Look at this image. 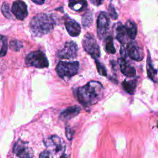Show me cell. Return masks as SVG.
<instances>
[{
  "mask_svg": "<svg viewBox=\"0 0 158 158\" xmlns=\"http://www.w3.org/2000/svg\"><path fill=\"white\" fill-rule=\"evenodd\" d=\"M103 86L97 81H91L80 87L77 90V98L80 102L85 106L96 104L102 98Z\"/></svg>",
  "mask_w": 158,
  "mask_h": 158,
  "instance_id": "cell-1",
  "label": "cell"
},
{
  "mask_svg": "<svg viewBox=\"0 0 158 158\" xmlns=\"http://www.w3.org/2000/svg\"><path fill=\"white\" fill-rule=\"evenodd\" d=\"M55 25L56 22L51 15L41 13L32 18L30 22V28L35 36H41L49 33Z\"/></svg>",
  "mask_w": 158,
  "mask_h": 158,
  "instance_id": "cell-2",
  "label": "cell"
},
{
  "mask_svg": "<svg viewBox=\"0 0 158 158\" xmlns=\"http://www.w3.org/2000/svg\"><path fill=\"white\" fill-rule=\"evenodd\" d=\"M78 69L79 63L77 61H60L57 65L56 70L60 78L68 80L77 73Z\"/></svg>",
  "mask_w": 158,
  "mask_h": 158,
  "instance_id": "cell-3",
  "label": "cell"
},
{
  "mask_svg": "<svg viewBox=\"0 0 158 158\" xmlns=\"http://www.w3.org/2000/svg\"><path fill=\"white\" fill-rule=\"evenodd\" d=\"M25 63L28 66L36 68H45L49 65V62L46 55L40 50L30 52L25 58Z\"/></svg>",
  "mask_w": 158,
  "mask_h": 158,
  "instance_id": "cell-4",
  "label": "cell"
},
{
  "mask_svg": "<svg viewBox=\"0 0 158 158\" xmlns=\"http://www.w3.org/2000/svg\"><path fill=\"white\" fill-rule=\"evenodd\" d=\"M82 44L85 51L93 59H97L100 56V48L91 33H86L82 40Z\"/></svg>",
  "mask_w": 158,
  "mask_h": 158,
  "instance_id": "cell-5",
  "label": "cell"
},
{
  "mask_svg": "<svg viewBox=\"0 0 158 158\" xmlns=\"http://www.w3.org/2000/svg\"><path fill=\"white\" fill-rule=\"evenodd\" d=\"M44 143L48 151L52 153H61L65 150V143L60 138L56 135L48 138L44 141Z\"/></svg>",
  "mask_w": 158,
  "mask_h": 158,
  "instance_id": "cell-6",
  "label": "cell"
},
{
  "mask_svg": "<svg viewBox=\"0 0 158 158\" xmlns=\"http://www.w3.org/2000/svg\"><path fill=\"white\" fill-rule=\"evenodd\" d=\"M14 152L19 158H32L33 151L27 142L19 139L14 144Z\"/></svg>",
  "mask_w": 158,
  "mask_h": 158,
  "instance_id": "cell-7",
  "label": "cell"
},
{
  "mask_svg": "<svg viewBox=\"0 0 158 158\" xmlns=\"http://www.w3.org/2000/svg\"><path fill=\"white\" fill-rule=\"evenodd\" d=\"M78 46L73 41L66 42L63 48L58 51V57L61 59H72L77 56Z\"/></svg>",
  "mask_w": 158,
  "mask_h": 158,
  "instance_id": "cell-8",
  "label": "cell"
},
{
  "mask_svg": "<svg viewBox=\"0 0 158 158\" xmlns=\"http://www.w3.org/2000/svg\"><path fill=\"white\" fill-rule=\"evenodd\" d=\"M110 25L109 15L104 12H101L97 19V33L99 39H103L107 33Z\"/></svg>",
  "mask_w": 158,
  "mask_h": 158,
  "instance_id": "cell-9",
  "label": "cell"
},
{
  "mask_svg": "<svg viewBox=\"0 0 158 158\" xmlns=\"http://www.w3.org/2000/svg\"><path fill=\"white\" fill-rule=\"evenodd\" d=\"M11 11L16 19L20 20H23L28 15L27 6L21 0H17L13 2Z\"/></svg>",
  "mask_w": 158,
  "mask_h": 158,
  "instance_id": "cell-10",
  "label": "cell"
},
{
  "mask_svg": "<svg viewBox=\"0 0 158 158\" xmlns=\"http://www.w3.org/2000/svg\"><path fill=\"white\" fill-rule=\"evenodd\" d=\"M127 54L133 60L140 61L143 59L144 54L143 50L135 42H129L126 48Z\"/></svg>",
  "mask_w": 158,
  "mask_h": 158,
  "instance_id": "cell-11",
  "label": "cell"
},
{
  "mask_svg": "<svg viewBox=\"0 0 158 158\" xmlns=\"http://www.w3.org/2000/svg\"><path fill=\"white\" fill-rule=\"evenodd\" d=\"M115 38L116 39L122 44H125L126 43H128V41L130 40L125 25H122L120 23H118L116 25L115 28Z\"/></svg>",
  "mask_w": 158,
  "mask_h": 158,
  "instance_id": "cell-12",
  "label": "cell"
},
{
  "mask_svg": "<svg viewBox=\"0 0 158 158\" xmlns=\"http://www.w3.org/2000/svg\"><path fill=\"white\" fill-rule=\"evenodd\" d=\"M118 63L120 65L121 72L127 77H133L136 75V70L134 67L129 64L125 58H119L118 59Z\"/></svg>",
  "mask_w": 158,
  "mask_h": 158,
  "instance_id": "cell-13",
  "label": "cell"
},
{
  "mask_svg": "<svg viewBox=\"0 0 158 158\" xmlns=\"http://www.w3.org/2000/svg\"><path fill=\"white\" fill-rule=\"evenodd\" d=\"M67 32L71 36H77L81 32L80 25L74 20H69L65 23Z\"/></svg>",
  "mask_w": 158,
  "mask_h": 158,
  "instance_id": "cell-14",
  "label": "cell"
},
{
  "mask_svg": "<svg viewBox=\"0 0 158 158\" xmlns=\"http://www.w3.org/2000/svg\"><path fill=\"white\" fill-rule=\"evenodd\" d=\"M88 3L86 0H69V7L76 12H82L86 9Z\"/></svg>",
  "mask_w": 158,
  "mask_h": 158,
  "instance_id": "cell-15",
  "label": "cell"
},
{
  "mask_svg": "<svg viewBox=\"0 0 158 158\" xmlns=\"http://www.w3.org/2000/svg\"><path fill=\"white\" fill-rule=\"evenodd\" d=\"M80 110V108L78 106H71L64 110L60 115V118L63 120H69L75 115H77Z\"/></svg>",
  "mask_w": 158,
  "mask_h": 158,
  "instance_id": "cell-16",
  "label": "cell"
},
{
  "mask_svg": "<svg viewBox=\"0 0 158 158\" xmlns=\"http://www.w3.org/2000/svg\"><path fill=\"white\" fill-rule=\"evenodd\" d=\"M128 35L130 40H135L137 35V27L135 23L130 20L127 21L125 24Z\"/></svg>",
  "mask_w": 158,
  "mask_h": 158,
  "instance_id": "cell-17",
  "label": "cell"
},
{
  "mask_svg": "<svg viewBox=\"0 0 158 158\" xmlns=\"http://www.w3.org/2000/svg\"><path fill=\"white\" fill-rule=\"evenodd\" d=\"M147 73L149 78L155 82L156 81L155 77L157 74V70L154 68L152 65L149 53H148V59H147Z\"/></svg>",
  "mask_w": 158,
  "mask_h": 158,
  "instance_id": "cell-18",
  "label": "cell"
},
{
  "mask_svg": "<svg viewBox=\"0 0 158 158\" xmlns=\"http://www.w3.org/2000/svg\"><path fill=\"white\" fill-rule=\"evenodd\" d=\"M123 89L129 94H133L135 90L136 86V80H125L122 83Z\"/></svg>",
  "mask_w": 158,
  "mask_h": 158,
  "instance_id": "cell-19",
  "label": "cell"
},
{
  "mask_svg": "<svg viewBox=\"0 0 158 158\" xmlns=\"http://www.w3.org/2000/svg\"><path fill=\"white\" fill-rule=\"evenodd\" d=\"M105 51L109 54H115L116 51L113 43V38L111 36H109L106 38L104 44Z\"/></svg>",
  "mask_w": 158,
  "mask_h": 158,
  "instance_id": "cell-20",
  "label": "cell"
},
{
  "mask_svg": "<svg viewBox=\"0 0 158 158\" xmlns=\"http://www.w3.org/2000/svg\"><path fill=\"white\" fill-rule=\"evenodd\" d=\"M93 22V14L92 12L85 13L81 19V23L84 27H90Z\"/></svg>",
  "mask_w": 158,
  "mask_h": 158,
  "instance_id": "cell-21",
  "label": "cell"
},
{
  "mask_svg": "<svg viewBox=\"0 0 158 158\" xmlns=\"http://www.w3.org/2000/svg\"><path fill=\"white\" fill-rule=\"evenodd\" d=\"M23 47V43L22 41L17 40H13L10 42L9 48L14 51H19Z\"/></svg>",
  "mask_w": 158,
  "mask_h": 158,
  "instance_id": "cell-22",
  "label": "cell"
},
{
  "mask_svg": "<svg viewBox=\"0 0 158 158\" xmlns=\"http://www.w3.org/2000/svg\"><path fill=\"white\" fill-rule=\"evenodd\" d=\"M1 56L2 57L6 54L7 50V40L5 36L1 35Z\"/></svg>",
  "mask_w": 158,
  "mask_h": 158,
  "instance_id": "cell-23",
  "label": "cell"
},
{
  "mask_svg": "<svg viewBox=\"0 0 158 158\" xmlns=\"http://www.w3.org/2000/svg\"><path fill=\"white\" fill-rule=\"evenodd\" d=\"M1 12L4 15L5 17H6L8 19H10L12 18V15H11V12L10 9V7L9 4L6 2L2 3L1 6Z\"/></svg>",
  "mask_w": 158,
  "mask_h": 158,
  "instance_id": "cell-24",
  "label": "cell"
},
{
  "mask_svg": "<svg viewBox=\"0 0 158 158\" xmlns=\"http://www.w3.org/2000/svg\"><path fill=\"white\" fill-rule=\"evenodd\" d=\"M95 62H96V67H97V69H98V71L99 73L101 75L106 76L107 75V72H106V70L104 66L102 64H101L97 59L95 60Z\"/></svg>",
  "mask_w": 158,
  "mask_h": 158,
  "instance_id": "cell-25",
  "label": "cell"
},
{
  "mask_svg": "<svg viewBox=\"0 0 158 158\" xmlns=\"http://www.w3.org/2000/svg\"><path fill=\"white\" fill-rule=\"evenodd\" d=\"M108 12L109 15L111 17V18L114 20H116L118 18V14L115 10V7L112 4H110L108 7Z\"/></svg>",
  "mask_w": 158,
  "mask_h": 158,
  "instance_id": "cell-26",
  "label": "cell"
},
{
  "mask_svg": "<svg viewBox=\"0 0 158 158\" xmlns=\"http://www.w3.org/2000/svg\"><path fill=\"white\" fill-rule=\"evenodd\" d=\"M39 158H52V152L49 151H44L40 154Z\"/></svg>",
  "mask_w": 158,
  "mask_h": 158,
  "instance_id": "cell-27",
  "label": "cell"
},
{
  "mask_svg": "<svg viewBox=\"0 0 158 158\" xmlns=\"http://www.w3.org/2000/svg\"><path fill=\"white\" fill-rule=\"evenodd\" d=\"M65 130H66V135H67V138L69 139H72V136H73V130L70 127H67Z\"/></svg>",
  "mask_w": 158,
  "mask_h": 158,
  "instance_id": "cell-28",
  "label": "cell"
},
{
  "mask_svg": "<svg viewBox=\"0 0 158 158\" xmlns=\"http://www.w3.org/2000/svg\"><path fill=\"white\" fill-rule=\"evenodd\" d=\"M90 2L94 6H98L99 5H101L102 2H103V0H90Z\"/></svg>",
  "mask_w": 158,
  "mask_h": 158,
  "instance_id": "cell-29",
  "label": "cell"
},
{
  "mask_svg": "<svg viewBox=\"0 0 158 158\" xmlns=\"http://www.w3.org/2000/svg\"><path fill=\"white\" fill-rule=\"evenodd\" d=\"M33 2L38 5H42L45 2V0H31Z\"/></svg>",
  "mask_w": 158,
  "mask_h": 158,
  "instance_id": "cell-30",
  "label": "cell"
},
{
  "mask_svg": "<svg viewBox=\"0 0 158 158\" xmlns=\"http://www.w3.org/2000/svg\"><path fill=\"white\" fill-rule=\"evenodd\" d=\"M60 158H69V157H68V156H67L66 154H62V156L60 157Z\"/></svg>",
  "mask_w": 158,
  "mask_h": 158,
  "instance_id": "cell-31",
  "label": "cell"
},
{
  "mask_svg": "<svg viewBox=\"0 0 158 158\" xmlns=\"http://www.w3.org/2000/svg\"><path fill=\"white\" fill-rule=\"evenodd\" d=\"M157 127H158V122H157Z\"/></svg>",
  "mask_w": 158,
  "mask_h": 158,
  "instance_id": "cell-32",
  "label": "cell"
}]
</instances>
